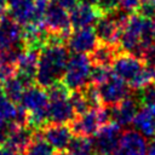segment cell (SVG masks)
<instances>
[{"label":"cell","mask_w":155,"mask_h":155,"mask_svg":"<svg viewBox=\"0 0 155 155\" xmlns=\"http://www.w3.org/2000/svg\"><path fill=\"white\" fill-rule=\"evenodd\" d=\"M69 59L68 48L64 44L47 42L39 51L36 85L47 88L63 80L65 67Z\"/></svg>","instance_id":"cell-1"},{"label":"cell","mask_w":155,"mask_h":155,"mask_svg":"<svg viewBox=\"0 0 155 155\" xmlns=\"http://www.w3.org/2000/svg\"><path fill=\"white\" fill-rule=\"evenodd\" d=\"M48 96V122L70 124L76 113L70 102V91L59 81L46 88Z\"/></svg>","instance_id":"cell-2"},{"label":"cell","mask_w":155,"mask_h":155,"mask_svg":"<svg viewBox=\"0 0 155 155\" xmlns=\"http://www.w3.org/2000/svg\"><path fill=\"white\" fill-rule=\"evenodd\" d=\"M92 62L85 53H74L69 56L65 71L63 75V84L69 91H79L90 84Z\"/></svg>","instance_id":"cell-3"},{"label":"cell","mask_w":155,"mask_h":155,"mask_svg":"<svg viewBox=\"0 0 155 155\" xmlns=\"http://www.w3.org/2000/svg\"><path fill=\"white\" fill-rule=\"evenodd\" d=\"M111 120V110L107 105L91 108L87 111L76 115L69 124L75 136L93 137L98 128Z\"/></svg>","instance_id":"cell-4"},{"label":"cell","mask_w":155,"mask_h":155,"mask_svg":"<svg viewBox=\"0 0 155 155\" xmlns=\"http://www.w3.org/2000/svg\"><path fill=\"white\" fill-rule=\"evenodd\" d=\"M145 24V18L140 15H131L127 23L122 29L119 46L125 52L133 53L138 57L142 56V34Z\"/></svg>","instance_id":"cell-5"},{"label":"cell","mask_w":155,"mask_h":155,"mask_svg":"<svg viewBox=\"0 0 155 155\" xmlns=\"http://www.w3.org/2000/svg\"><path fill=\"white\" fill-rule=\"evenodd\" d=\"M44 24L50 34L61 35L68 38L71 29L70 16L68 10L52 1L48 4L47 10L44 16Z\"/></svg>","instance_id":"cell-6"},{"label":"cell","mask_w":155,"mask_h":155,"mask_svg":"<svg viewBox=\"0 0 155 155\" xmlns=\"http://www.w3.org/2000/svg\"><path fill=\"white\" fill-rule=\"evenodd\" d=\"M120 136L121 126L115 121L111 120L102 125L92 138L94 151L98 155H113Z\"/></svg>","instance_id":"cell-7"},{"label":"cell","mask_w":155,"mask_h":155,"mask_svg":"<svg viewBox=\"0 0 155 155\" xmlns=\"http://www.w3.org/2000/svg\"><path fill=\"white\" fill-rule=\"evenodd\" d=\"M147 138L137 130H126L121 133L113 155H147Z\"/></svg>","instance_id":"cell-8"},{"label":"cell","mask_w":155,"mask_h":155,"mask_svg":"<svg viewBox=\"0 0 155 155\" xmlns=\"http://www.w3.org/2000/svg\"><path fill=\"white\" fill-rule=\"evenodd\" d=\"M98 45V38L92 27L79 28L70 31L67 38V48L73 53H91Z\"/></svg>","instance_id":"cell-9"},{"label":"cell","mask_w":155,"mask_h":155,"mask_svg":"<svg viewBox=\"0 0 155 155\" xmlns=\"http://www.w3.org/2000/svg\"><path fill=\"white\" fill-rule=\"evenodd\" d=\"M144 64L145 63L140 57H138L133 53L122 51L121 53L119 52L117 56L115 57V59L111 64V69L115 75L124 79L128 84L140 71V69L144 67Z\"/></svg>","instance_id":"cell-10"},{"label":"cell","mask_w":155,"mask_h":155,"mask_svg":"<svg viewBox=\"0 0 155 155\" xmlns=\"http://www.w3.org/2000/svg\"><path fill=\"white\" fill-rule=\"evenodd\" d=\"M98 88H99L102 103L108 107L110 105L113 107L119 102H121L122 99H125L126 97H128V92H130L128 84L115 74H113L108 81L98 86Z\"/></svg>","instance_id":"cell-11"},{"label":"cell","mask_w":155,"mask_h":155,"mask_svg":"<svg viewBox=\"0 0 155 155\" xmlns=\"http://www.w3.org/2000/svg\"><path fill=\"white\" fill-rule=\"evenodd\" d=\"M73 131L69 124H53L47 122L42 130L41 136L57 150H65L73 138Z\"/></svg>","instance_id":"cell-12"},{"label":"cell","mask_w":155,"mask_h":155,"mask_svg":"<svg viewBox=\"0 0 155 155\" xmlns=\"http://www.w3.org/2000/svg\"><path fill=\"white\" fill-rule=\"evenodd\" d=\"M38 61H39V51L25 48V51L21 54L16 64L15 75L25 86H29L35 81L36 70H38Z\"/></svg>","instance_id":"cell-13"},{"label":"cell","mask_w":155,"mask_h":155,"mask_svg":"<svg viewBox=\"0 0 155 155\" xmlns=\"http://www.w3.org/2000/svg\"><path fill=\"white\" fill-rule=\"evenodd\" d=\"M94 31L101 42L117 46L122 34V27L109 15L104 13L94 24Z\"/></svg>","instance_id":"cell-14"},{"label":"cell","mask_w":155,"mask_h":155,"mask_svg":"<svg viewBox=\"0 0 155 155\" xmlns=\"http://www.w3.org/2000/svg\"><path fill=\"white\" fill-rule=\"evenodd\" d=\"M102 15L103 13L97 6L85 2H78L69 11L70 23L74 29L92 27L93 24H96V22L99 19Z\"/></svg>","instance_id":"cell-15"},{"label":"cell","mask_w":155,"mask_h":155,"mask_svg":"<svg viewBox=\"0 0 155 155\" xmlns=\"http://www.w3.org/2000/svg\"><path fill=\"white\" fill-rule=\"evenodd\" d=\"M23 28L8 15L0 18V52L22 42Z\"/></svg>","instance_id":"cell-16"},{"label":"cell","mask_w":155,"mask_h":155,"mask_svg":"<svg viewBox=\"0 0 155 155\" xmlns=\"http://www.w3.org/2000/svg\"><path fill=\"white\" fill-rule=\"evenodd\" d=\"M111 120L115 121L121 127L128 126L133 122V119L138 111V101L132 97H126L117 104L113 105Z\"/></svg>","instance_id":"cell-17"},{"label":"cell","mask_w":155,"mask_h":155,"mask_svg":"<svg viewBox=\"0 0 155 155\" xmlns=\"http://www.w3.org/2000/svg\"><path fill=\"white\" fill-rule=\"evenodd\" d=\"M34 128H31L28 125H16L12 128L4 145H6L7 148L12 149L18 154H22L25 150V148L30 144V142L34 139Z\"/></svg>","instance_id":"cell-18"},{"label":"cell","mask_w":155,"mask_h":155,"mask_svg":"<svg viewBox=\"0 0 155 155\" xmlns=\"http://www.w3.org/2000/svg\"><path fill=\"white\" fill-rule=\"evenodd\" d=\"M7 15L21 25L34 19V0H17L7 5Z\"/></svg>","instance_id":"cell-19"},{"label":"cell","mask_w":155,"mask_h":155,"mask_svg":"<svg viewBox=\"0 0 155 155\" xmlns=\"http://www.w3.org/2000/svg\"><path fill=\"white\" fill-rule=\"evenodd\" d=\"M134 130L142 133L145 138L155 137V115L145 107L137 111L133 119Z\"/></svg>","instance_id":"cell-20"},{"label":"cell","mask_w":155,"mask_h":155,"mask_svg":"<svg viewBox=\"0 0 155 155\" xmlns=\"http://www.w3.org/2000/svg\"><path fill=\"white\" fill-rule=\"evenodd\" d=\"M119 53L117 46L101 42L96 46V48L90 53V58L92 64L97 65H111L115 57Z\"/></svg>","instance_id":"cell-21"},{"label":"cell","mask_w":155,"mask_h":155,"mask_svg":"<svg viewBox=\"0 0 155 155\" xmlns=\"http://www.w3.org/2000/svg\"><path fill=\"white\" fill-rule=\"evenodd\" d=\"M25 87H27V86H25L16 75H13V76L6 79V80L2 82V85H1V90H2L4 94H5L7 98H10L11 101H13L15 103H17V102L19 103L21 97H22V94H23Z\"/></svg>","instance_id":"cell-22"},{"label":"cell","mask_w":155,"mask_h":155,"mask_svg":"<svg viewBox=\"0 0 155 155\" xmlns=\"http://www.w3.org/2000/svg\"><path fill=\"white\" fill-rule=\"evenodd\" d=\"M53 154H54L53 147L41 134H36V133L34 139L22 153V155H53Z\"/></svg>","instance_id":"cell-23"},{"label":"cell","mask_w":155,"mask_h":155,"mask_svg":"<svg viewBox=\"0 0 155 155\" xmlns=\"http://www.w3.org/2000/svg\"><path fill=\"white\" fill-rule=\"evenodd\" d=\"M151 82H155V65L144 64L140 71L128 82V86L132 90H139Z\"/></svg>","instance_id":"cell-24"},{"label":"cell","mask_w":155,"mask_h":155,"mask_svg":"<svg viewBox=\"0 0 155 155\" xmlns=\"http://www.w3.org/2000/svg\"><path fill=\"white\" fill-rule=\"evenodd\" d=\"M68 150L73 155H88L92 151H94L93 142L90 137H82V136H75L71 138Z\"/></svg>","instance_id":"cell-25"},{"label":"cell","mask_w":155,"mask_h":155,"mask_svg":"<svg viewBox=\"0 0 155 155\" xmlns=\"http://www.w3.org/2000/svg\"><path fill=\"white\" fill-rule=\"evenodd\" d=\"M17 110H18V105L13 101L7 98L0 87V119L15 124Z\"/></svg>","instance_id":"cell-26"},{"label":"cell","mask_w":155,"mask_h":155,"mask_svg":"<svg viewBox=\"0 0 155 155\" xmlns=\"http://www.w3.org/2000/svg\"><path fill=\"white\" fill-rule=\"evenodd\" d=\"M137 91H138V97H137L138 103L148 108L155 115V82L148 84L147 86Z\"/></svg>","instance_id":"cell-27"},{"label":"cell","mask_w":155,"mask_h":155,"mask_svg":"<svg viewBox=\"0 0 155 155\" xmlns=\"http://www.w3.org/2000/svg\"><path fill=\"white\" fill-rule=\"evenodd\" d=\"M113 69L111 65H97V64H92V69H91V78H90V82L96 85V86H101L102 84H104L105 81H108L111 75H113Z\"/></svg>","instance_id":"cell-28"},{"label":"cell","mask_w":155,"mask_h":155,"mask_svg":"<svg viewBox=\"0 0 155 155\" xmlns=\"http://www.w3.org/2000/svg\"><path fill=\"white\" fill-rule=\"evenodd\" d=\"M70 102L73 104V108H74L76 115L82 114V113L87 111L88 109H91L88 103H87V99H86V97L81 90L70 92Z\"/></svg>","instance_id":"cell-29"},{"label":"cell","mask_w":155,"mask_h":155,"mask_svg":"<svg viewBox=\"0 0 155 155\" xmlns=\"http://www.w3.org/2000/svg\"><path fill=\"white\" fill-rule=\"evenodd\" d=\"M15 126H16V124L0 119V145L5 144L6 139L8 138L10 133H11V131Z\"/></svg>","instance_id":"cell-30"},{"label":"cell","mask_w":155,"mask_h":155,"mask_svg":"<svg viewBox=\"0 0 155 155\" xmlns=\"http://www.w3.org/2000/svg\"><path fill=\"white\" fill-rule=\"evenodd\" d=\"M119 5H120V0H99L97 4V7L104 15V13L111 12L113 10L119 7Z\"/></svg>","instance_id":"cell-31"},{"label":"cell","mask_w":155,"mask_h":155,"mask_svg":"<svg viewBox=\"0 0 155 155\" xmlns=\"http://www.w3.org/2000/svg\"><path fill=\"white\" fill-rule=\"evenodd\" d=\"M142 0H120V7L126 10L127 12H133L137 11L138 7L140 6Z\"/></svg>","instance_id":"cell-32"},{"label":"cell","mask_w":155,"mask_h":155,"mask_svg":"<svg viewBox=\"0 0 155 155\" xmlns=\"http://www.w3.org/2000/svg\"><path fill=\"white\" fill-rule=\"evenodd\" d=\"M54 2H57L58 5H61L62 7H64L65 10H68V11H70L76 4H78V1L79 0H53Z\"/></svg>","instance_id":"cell-33"},{"label":"cell","mask_w":155,"mask_h":155,"mask_svg":"<svg viewBox=\"0 0 155 155\" xmlns=\"http://www.w3.org/2000/svg\"><path fill=\"white\" fill-rule=\"evenodd\" d=\"M0 155H19L18 153H16V151H13L12 149H10V148H7L6 145H0Z\"/></svg>","instance_id":"cell-34"},{"label":"cell","mask_w":155,"mask_h":155,"mask_svg":"<svg viewBox=\"0 0 155 155\" xmlns=\"http://www.w3.org/2000/svg\"><path fill=\"white\" fill-rule=\"evenodd\" d=\"M147 155H155V137L151 138L149 145H148V151Z\"/></svg>","instance_id":"cell-35"},{"label":"cell","mask_w":155,"mask_h":155,"mask_svg":"<svg viewBox=\"0 0 155 155\" xmlns=\"http://www.w3.org/2000/svg\"><path fill=\"white\" fill-rule=\"evenodd\" d=\"M6 8H7V0H0V13L5 12Z\"/></svg>","instance_id":"cell-36"},{"label":"cell","mask_w":155,"mask_h":155,"mask_svg":"<svg viewBox=\"0 0 155 155\" xmlns=\"http://www.w3.org/2000/svg\"><path fill=\"white\" fill-rule=\"evenodd\" d=\"M99 0H80V2H85V4H90V5H94L97 6Z\"/></svg>","instance_id":"cell-37"},{"label":"cell","mask_w":155,"mask_h":155,"mask_svg":"<svg viewBox=\"0 0 155 155\" xmlns=\"http://www.w3.org/2000/svg\"><path fill=\"white\" fill-rule=\"evenodd\" d=\"M53 155H73L69 150H58L57 153H54Z\"/></svg>","instance_id":"cell-38"},{"label":"cell","mask_w":155,"mask_h":155,"mask_svg":"<svg viewBox=\"0 0 155 155\" xmlns=\"http://www.w3.org/2000/svg\"><path fill=\"white\" fill-rule=\"evenodd\" d=\"M142 2H145V4H149V5L155 6V0H142Z\"/></svg>","instance_id":"cell-39"},{"label":"cell","mask_w":155,"mask_h":155,"mask_svg":"<svg viewBox=\"0 0 155 155\" xmlns=\"http://www.w3.org/2000/svg\"><path fill=\"white\" fill-rule=\"evenodd\" d=\"M88 155H98V154H97L96 151H92V153H91V154H88Z\"/></svg>","instance_id":"cell-40"}]
</instances>
